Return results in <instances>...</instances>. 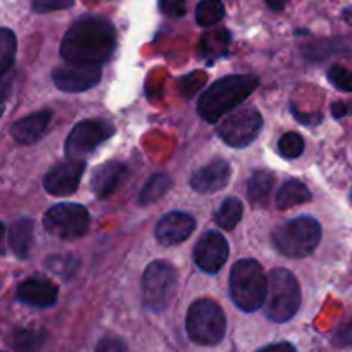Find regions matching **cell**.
<instances>
[{
    "mask_svg": "<svg viewBox=\"0 0 352 352\" xmlns=\"http://www.w3.org/2000/svg\"><path fill=\"white\" fill-rule=\"evenodd\" d=\"M117 47L116 28L105 17L88 16L76 21L60 43L67 64H100L112 57Z\"/></svg>",
    "mask_w": 352,
    "mask_h": 352,
    "instance_id": "6da1fadb",
    "label": "cell"
},
{
    "mask_svg": "<svg viewBox=\"0 0 352 352\" xmlns=\"http://www.w3.org/2000/svg\"><path fill=\"white\" fill-rule=\"evenodd\" d=\"M258 85L260 81L253 74H234L219 79L199 95V116L210 124L219 122L222 117L241 105L258 88Z\"/></svg>",
    "mask_w": 352,
    "mask_h": 352,
    "instance_id": "7a4b0ae2",
    "label": "cell"
},
{
    "mask_svg": "<svg viewBox=\"0 0 352 352\" xmlns=\"http://www.w3.org/2000/svg\"><path fill=\"white\" fill-rule=\"evenodd\" d=\"M230 298L241 311L253 313L265 306L268 294V278L256 260L244 258L230 270Z\"/></svg>",
    "mask_w": 352,
    "mask_h": 352,
    "instance_id": "3957f363",
    "label": "cell"
},
{
    "mask_svg": "<svg viewBox=\"0 0 352 352\" xmlns=\"http://www.w3.org/2000/svg\"><path fill=\"white\" fill-rule=\"evenodd\" d=\"M275 250L287 258H305L318 248L322 241V226L313 217H296L287 220L272 234Z\"/></svg>",
    "mask_w": 352,
    "mask_h": 352,
    "instance_id": "277c9868",
    "label": "cell"
},
{
    "mask_svg": "<svg viewBox=\"0 0 352 352\" xmlns=\"http://www.w3.org/2000/svg\"><path fill=\"white\" fill-rule=\"evenodd\" d=\"M265 315L275 323H285L301 308V289L294 274L285 268H275L268 277V294Z\"/></svg>",
    "mask_w": 352,
    "mask_h": 352,
    "instance_id": "5b68a950",
    "label": "cell"
},
{
    "mask_svg": "<svg viewBox=\"0 0 352 352\" xmlns=\"http://www.w3.org/2000/svg\"><path fill=\"white\" fill-rule=\"evenodd\" d=\"M186 330L189 339L198 346H217L223 340L227 330L223 309L212 299H198L189 306Z\"/></svg>",
    "mask_w": 352,
    "mask_h": 352,
    "instance_id": "8992f818",
    "label": "cell"
},
{
    "mask_svg": "<svg viewBox=\"0 0 352 352\" xmlns=\"http://www.w3.org/2000/svg\"><path fill=\"white\" fill-rule=\"evenodd\" d=\"M177 291V272L167 261H153L143 275V301L146 309L164 313Z\"/></svg>",
    "mask_w": 352,
    "mask_h": 352,
    "instance_id": "52a82bcc",
    "label": "cell"
},
{
    "mask_svg": "<svg viewBox=\"0 0 352 352\" xmlns=\"http://www.w3.org/2000/svg\"><path fill=\"white\" fill-rule=\"evenodd\" d=\"M43 227L50 236L74 241L85 236L89 227L88 210L78 203H60L47 210Z\"/></svg>",
    "mask_w": 352,
    "mask_h": 352,
    "instance_id": "ba28073f",
    "label": "cell"
},
{
    "mask_svg": "<svg viewBox=\"0 0 352 352\" xmlns=\"http://www.w3.org/2000/svg\"><path fill=\"white\" fill-rule=\"evenodd\" d=\"M116 127L102 119L81 120L74 126L65 140V157L67 160H85L102 143L113 136Z\"/></svg>",
    "mask_w": 352,
    "mask_h": 352,
    "instance_id": "9c48e42d",
    "label": "cell"
},
{
    "mask_svg": "<svg viewBox=\"0 0 352 352\" xmlns=\"http://www.w3.org/2000/svg\"><path fill=\"white\" fill-rule=\"evenodd\" d=\"M263 127V117L254 107L239 109L227 116L219 126V136L232 148H246L253 143Z\"/></svg>",
    "mask_w": 352,
    "mask_h": 352,
    "instance_id": "30bf717a",
    "label": "cell"
},
{
    "mask_svg": "<svg viewBox=\"0 0 352 352\" xmlns=\"http://www.w3.org/2000/svg\"><path fill=\"white\" fill-rule=\"evenodd\" d=\"M55 86L62 91L81 93L93 88L102 79L100 64H67L52 72Z\"/></svg>",
    "mask_w": 352,
    "mask_h": 352,
    "instance_id": "8fae6325",
    "label": "cell"
},
{
    "mask_svg": "<svg viewBox=\"0 0 352 352\" xmlns=\"http://www.w3.org/2000/svg\"><path fill=\"white\" fill-rule=\"evenodd\" d=\"M229 258V243L220 232L210 230L203 234L195 248V261L198 268L210 275H215L222 270Z\"/></svg>",
    "mask_w": 352,
    "mask_h": 352,
    "instance_id": "7c38bea8",
    "label": "cell"
},
{
    "mask_svg": "<svg viewBox=\"0 0 352 352\" xmlns=\"http://www.w3.org/2000/svg\"><path fill=\"white\" fill-rule=\"evenodd\" d=\"M85 160H67L58 164L47 172L43 179L45 191L52 196L74 195L85 174Z\"/></svg>",
    "mask_w": 352,
    "mask_h": 352,
    "instance_id": "4fadbf2b",
    "label": "cell"
},
{
    "mask_svg": "<svg viewBox=\"0 0 352 352\" xmlns=\"http://www.w3.org/2000/svg\"><path fill=\"white\" fill-rule=\"evenodd\" d=\"M196 229V220L189 213L172 212L160 219L157 226V241L164 246H175L191 237Z\"/></svg>",
    "mask_w": 352,
    "mask_h": 352,
    "instance_id": "5bb4252c",
    "label": "cell"
},
{
    "mask_svg": "<svg viewBox=\"0 0 352 352\" xmlns=\"http://www.w3.org/2000/svg\"><path fill=\"white\" fill-rule=\"evenodd\" d=\"M17 301L34 308H50L57 302L58 287L43 277H33L21 282L16 291Z\"/></svg>",
    "mask_w": 352,
    "mask_h": 352,
    "instance_id": "9a60e30c",
    "label": "cell"
},
{
    "mask_svg": "<svg viewBox=\"0 0 352 352\" xmlns=\"http://www.w3.org/2000/svg\"><path fill=\"white\" fill-rule=\"evenodd\" d=\"M230 174L229 162L213 160L191 175V188L201 195H213L229 184Z\"/></svg>",
    "mask_w": 352,
    "mask_h": 352,
    "instance_id": "2e32d148",
    "label": "cell"
},
{
    "mask_svg": "<svg viewBox=\"0 0 352 352\" xmlns=\"http://www.w3.org/2000/svg\"><path fill=\"white\" fill-rule=\"evenodd\" d=\"M52 120L50 110H41V112H34L31 116L23 117L14 126L10 127V134H12L14 141L19 144H33L41 138V134L47 131L48 124Z\"/></svg>",
    "mask_w": 352,
    "mask_h": 352,
    "instance_id": "e0dca14e",
    "label": "cell"
},
{
    "mask_svg": "<svg viewBox=\"0 0 352 352\" xmlns=\"http://www.w3.org/2000/svg\"><path fill=\"white\" fill-rule=\"evenodd\" d=\"M124 172H126V165L120 162H105L98 168H95L91 181H89V188L95 192L96 198L103 199L112 195Z\"/></svg>",
    "mask_w": 352,
    "mask_h": 352,
    "instance_id": "ac0fdd59",
    "label": "cell"
},
{
    "mask_svg": "<svg viewBox=\"0 0 352 352\" xmlns=\"http://www.w3.org/2000/svg\"><path fill=\"white\" fill-rule=\"evenodd\" d=\"M34 243V223L31 219H19L9 229V246L19 260H26Z\"/></svg>",
    "mask_w": 352,
    "mask_h": 352,
    "instance_id": "d6986e66",
    "label": "cell"
},
{
    "mask_svg": "<svg viewBox=\"0 0 352 352\" xmlns=\"http://www.w3.org/2000/svg\"><path fill=\"white\" fill-rule=\"evenodd\" d=\"M275 175L268 170H256L251 175L250 182H248L246 195L251 205L254 208H265L268 205L272 191H274Z\"/></svg>",
    "mask_w": 352,
    "mask_h": 352,
    "instance_id": "ffe728a7",
    "label": "cell"
},
{
    "mask_svg": "<svg viewBox=\"0 0 352 352\" xmlns=\"http://www.w3.org/2000/svg\"><path fill=\"white\" fill-rule=\"evenodd\" d=\"M309 199H311V191L308 189V186L302 184L298 179H289L277 191L275 205L278 210H289L298 205H305Z\"/></svg>",
    "mask_w": 352,
    "mask_h": 352,
    "instance_id": "44dd1931",
    "label": "cell"
},
{
    "mask_svg": "<svg viewBox=\"0 0 352 352\" xmlns=\"http://www.w3.org/2000/svg\"><path fill=\"white\" fill-rule=\"evenodd\" d=\"M243 203L237 198H227L215 213V223L222 230H234L243 219Z\"/></svg>",
    "mask_w": 352,
    "mask_h": 352,
    "instance_id": "7402d4cb",
    "label": "cell"
},
{
    "mask_svg": "<svg viewBox=\"0 0 352 352\" xmlns=\"http://www.w3.org/2000/svg\"><path fill=\"white\" fill-rule=\"evenodd\" d=\"M230 43V34L226 28H217V30L206 31L201 36V52L206 57H220L227 52Z\"/></svg>",
    "mask_w": 352,
    "mask_h": 352,
    "instance_id": "603a6c76",
    "label": "cell"
},
{
    "mask_svg": "<svg viewBox=\"0 0 352 352\" xmlns=\"http://www.w3.org/2000/svg\"><path fill=\"white\" fill-rule=\"evenodd\" d=\"M170 186H172V181L168 175L165 174L151 175V177L148 179L146 184L143 186V189H141L140 196H138V203L146 206L150 205V203L158 201V199H160L168 189H170Z\"/></svg>",
    "mask_w": 352,
    "mask_h": 352,
    "instance_id": "cb8c5ba5",
    "label": "cell"
},
{
    "mask_svg": "<svg viewBox=\"0 0 352 352\" xmlns=\"http://www.w3.org/2000/svg\"><path fill=\"white\" fill-rule=\"evenodd\" d=\"M226 16V7L222 0H201L196 7V23L203 28H212L219 24Z\"/></svg>",
    "mask_w": 352,
    "mask_h": 352,
    "instance_id": "d4e9b609",
    "label": "cell"
},
{
    "mask_svg": "<svg viewBox=\"0 0 352 352\" xmlns=\"http://www.w3.org/2000/svg\"><path fill=\"white\" fill-rule=\"evenodd\" d=\"M17 41L12 31L9 28L0 30V76L6 78L9 69L12 67L14 58H16Z\"/></svg>",
    "mask_w": 352,
    "mask_h": 352,
    "instance_id": "484cf974",
    "label": "cell"
},
{
    "mask_svg": "<svg viewBox=\"0 0 352 352\" xmlns=\"http://www.w3.org/2000/svg\"><path fill=\"white\" fill-rule=\"evenodd\" d=\"M302 151H305V140L298 133H285L278 140V153L284 158L294 160L301 157Z\"/></svg>",
    "mask_w": 352,
    "mask_h": 352,
    "instance_id": "4316f807",
    "label": "cell"
},
{
    "mask_svg": "<svg viewBox=\"0 0 352 352\" xmlns=\"http://www.w3.org/2000/svg\"><path fill=\"white\" fill-rule=\"evenodd\" d=\"M43 342V333L41 332H33V330H26V332H17L12 339V346L21 352H30L36 347H40V344Z\"/></svg>",
    "mask_w": 352,
    "mask_h": 352,
    "instance_id": "83f0119b",
    "label": "cell"
},
{
    "mask_svg": "<svg viewBox=\"0 0 352 352\" xmlns=\"http://www.w3.org/2000/svg\"><path fill=\"white\" fill-rule=\"evenodd\" d=\"M329 79L340 91H352V71L342 65H332L329 71Z\"/></svg>",
    "mask_w": 352,
    "mask_h": 352,
    "instance_id": "f1b7e54d",
    "label": "cell"
},
{
    "mask_svg": "<svg viewBox=\"0 0 352 352\" xmlns=\"http://www.w3.org/2000/svg\"><path fill=\"white\" fill-rule=\"evenodd\" d=\"M74 0H31V9L38 14L54 12V10H65L72 7Z\"/></svg>",
    "mask_w": 352,
    "mask_h": 352,
    "instance_id": "f546056e",
    "label": "cell"
},
{
    "mask_svg": "<svg viewBox=\"0 0 352 352\" xmlns=\"http://www.w3.org/2000/svg\"><path fill=\"white\" fill-rule=\"evenodd\" d=\"M78 265H79L78 260H76L74 256H52V258H48V261H47V267L60 275L62 274L71 275L72 272H76Z\"/></svg>",
    "mask_w": 352,
    "mask_h": 352,
    "instance_id": "4dcf8cb0",
    "label": "cell"
},
{
    "mask_svg": "<svg viewBox=\"0 0 352 352\" xmlns=\"http://www.w3.org/2000/svg\"><path fill=\"white\" fill-rule=\"evenodd\" d=\"M160 10L168 17H184L188 12L186 0H160Z\"/></svg>",
    "mask_w": 352,
    "mask_h": 352,
    "instance_id": "1f68e13d",
    "label": "cell"
},
{
    "mask_svg": "<svg viewBox=\"0 0 352 352\" xmlns=\"http://www.w3.org/2000/svg\"><path fill=\"white\" fill-rule=\"evenodd\" d=\"M95 352H127L126 342L119 337H103L96 346Z\"/></svg>",
    "mask_w": 352,
    "mask_h": 352,
    "instance_id": "d6a6232c",
    "label": "cell"
},
{
    "mask_svg": "<svg viewBox=\"0 0 352 352\" xmlns=\"http://www.w3.org/2000/svg\"><path fill=\"white\" fill-rule=\"evenodd\" d=\"M333 344L340 347L352 346V322L346 323V325H342L337 330L336 337H333Z\"/></svg>",
    "mask_w": 352,
    "mask_h": 352,
    "instance_id": "836d02e7",
    "label": "cell"
},
{
    "mask_svg": "<svg viewBox=\"0 0 352 352\" xmlns=\"http://www.w3.org/2000/svg\"><path fill=\"white\" fill-rule=\"evenodd\" d=\"M256 352H296V347L289 342H278L261 347V349H258Z\"/></svg>",
    "mask_w": 352,
    "mask_h": 352,
    "instance_id": "e575fe53",
    "label": "cell"
},
{
    "mask_svg": "<svg viewBox=\"0 0 352 352\" xmlns=\"http://www.w3.org/2000/svg\"><path fill=\"white\" fill-rule=\"evenodd\" d=\"M332 112H333V117L340 119V117H344L346 113H349V105L344 102H337L332 105Z\"/></svg>",
    "mask_w": 352,
    "mask_h": 352,
    "instance_id": "d590c367",
    "label": "cell"
},
{
    "mask_svg": "<svg viewBox=\"0 0 352 352\" xmlns=\"http://www.w3.org/2000/svg\"><path fill=\"white\" fill-rule=\"evenodd\" d=\"M265 2H267V6L270 7V10H274V12H280V10H284L287 0H265Z\"/></svg>",
    "mask_w": 352,
    "mask_h": 352,
    "instance_id": "8d00e7d4",
    "label": "cell"
},
{
    "mask_svg": "<svg viewBox=\"0 0 352 352\" xmlns=\"http://www.w3.org/2000/svg\"><path fill=\"white\" fill-rule=\"evenodd\" d=\"M351 199H352V195H351Z\"/></svg>",
    "mask_w": 352,
    "mask_h": 352,
    "instance_id": "74e56055",
    "label": "cell"
},
{
    "mask_svg": "<svg viewBox=\"0 0 352 352\" xmlns=\"http://www.w3.org/2000/svg\"><path fill=\"white\" fill-rule=\"evenodd\" d=\"M351 112H352V109H351Z\"/></svg>",
    "mask_w": 352,
    "mask_h": 352,
    "instance_id": "f35d334b",
    "label": "cell"
}]
</instances>
